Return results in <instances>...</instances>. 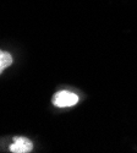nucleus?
<instances>
[{"mask_svg": "<svg viewBox=\"0 0 137 153\" xmlns=\"http://www.w3.org/2000/svg\"><path fill=\"white\" fill-rule=\"evenodd\" d=\"M77 102H78V96L69 91H60L55 93L53 97V104L58 108L72 107L77 104Z\"/></svg>", "mask_w": 137, "mask_h": 153, "instance_id": "obj_1", "label": "nucleus"}, {"mask_svg": "<svg viewBox=\"0 0 137 153\" xmlns=\"http://www.w3.org/2000/svg\"><path fill=\"white\" fill-rule=\"evenodd\" d=\"M33 148L32 142L26 137H15L14 143L10 146V151L14 153H28Z\"/></svg>", "mask_w": 137, "mask_h": 153, "instance_id": "obj_2", "label": "nucleus"}, {"mask_svg": "<svg viewBox=\"0 0 137 153\" xmlns=\"http://www.w3.org/2000/svg\"><path fill=\"white\" fill-rule=\"evenodd\" d=\"M12 64V56L10 53L0 50V74H1L6 68H9Z\"/></svg>", "mask_w": 137, "mask_h": 153, "instance_id": "obj_3", "label": "nucleus"}]
</instances>
